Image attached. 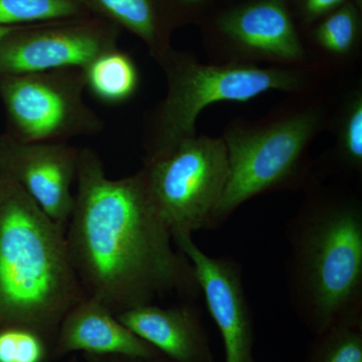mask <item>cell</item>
<instances>
[{
  "label": "cell",
  "mask_w": 362,
  "mask_h": 362,
  "mask_svg": "<svg viewBox=\"0 0 362 362\" xmlns=\"http://www.w3.org/2000/svg\"><path fill=\"white\" fill-rule=\"evenodd\" d=\"M218 32L243 58L279 63L303 61V45L283 0H256L216 21Z\"/></svg>",
  "instance_id": "11"
},
{
  "label": "cell",
  "mask_w": 362,
  "mask_h": 362,
  "mask_svg": "<svg viewBox=\"0 0 362 362\" xmlns=\"http://www.w3.org/2000/svg\"><path fill=\"white\" fill-rule=\"evenodd\" d=\"M135 335L173 362L206 361L201 312L192 301L161 307L142 305L116 314Z\"/></svg>",
  "instance_id": "13"
},
{
  "label": "cell",
  "mask_w": 362,
  "mask_h": 362,
  "mask_svg": "<svg viewBox=\"0 0 362 362\" xmlns=\"http://www.w3.org/2000/svg\"><path fill=\"white\" fill-rule=\"evenodd\" d=\"M168 92L150 116L144 138V160L165 153L195 136L201 112L218 102H247L269 90H296L303 80L294 71L259 68L252 64L202 65L189 54L166 49L156 59Z\"/></svg>",
  "instance_id": "4"
},
{
  "label": "cell",
  "mask_w": 362,
  "mask_h": 362,
  "mask_svg": "<svg viewBox=\"0 0 362 362\" xmlns=\"http://www.w3.org/2000/svg\"><path fill=\"white\" fill-rule=\"evenodd\" d=\"M83 71L86 89L103 103H125L139 87V71L135 62L118 47L102 52Z\"/></svg>",
  "instance_id": "14"
},
{
  "label": "cell",
  "mask_w": 362,
  "mask_h": 362,
  "mask_svg": "<svg viewBox=\"0 0 362 362\" xmlns=\"http://www.w3.org/2000/svg\"><path fill=\"white\" fill-rule=\"evenodd\" d=\"M86 8H94L134 33L157 59L169 49L168 37L154 0H81Z\"/></svg>",
  "instance_id": "15"
},
{
  "label": "cell",
  "mask_w": 362,
  "mask_h": 362,
  "mask_svg": "<svg viewBox=\"0 0 362 362\" xmlns=\"http://www.w3.org/2000/svg\"><path fill=\"white\" fill-rule=\"evenodd\" d=\"M359 30L357 7L347 1L324 18L317 26L314 39L326 52L344 56L356 47Z\"/></svg>",
  "instance_id": "17"
},
{
  "label": "cell",
  "mask_w": 362,
  "mask_h": 362,
  "mask_svg": "<svg viewBox=\"0 0 362 362\" xmlns=\"http://www.w3.org/2000/svg\"><path fill=\"white\" fill-rule=\"evenodd\" d=\"M338 157L350 170H362V96L356 92L343 109L338 126Z\"/></svg>",
  "instance_id": "19"
},
{
  "label": "cell",
  "mask_w": 362,
  "mask_h": 362,
  "mask_svg": "<svg viewBox=\"0 0 362 362\" xmlns=\"http://www.w3.org/2000/svg\"><path fill=\"white\" fill-rule=\"evenodd\" d=\"M75 352L136 358L161 356L121 323L111 309L88 295L71 307L59 324L52 357L59 358Z\"/></svg>",
  "instance_id": "12"
},
{
  "label": "cell",
  "mask_w": 362,
  "mask_h": 362,
  "mask_svg": "<svg viewBox=\"0 0 362 362\" xmlns=\"http://www.w3.org/2000/svg\"><path fill=\"white\" fill-rule=\"evenodd\" d=\"M302 18L307 23H313L319 18L337 11L347 0H295Z\"/></svg>",
  "instance_id": "21"
},
{
  "label": "cell",
  "mask_w": 362,
  "mask_h": 362,
  "mask_svg": "<svg viewBox=\"0 0 362 362\" xmlns=\"http://www.w3.org/2000/svg\"><path fill=\"white\" fill-rule=\"evenodd\" d=\"M80 149L66 142H23L0 135V171L8 175L54 223L66 230L75 195Z\"/></svg>",
  "instance_id": "9"
},
{
  "label": "cell",
  "mask_w": 362,
  "mask_h": 362,
  "mask_svg": "<svg viewBox=\"0 0 362 362\" xmlns=\"http://www.w3.org/2000/svg\"><path fill=\"white\" fill-rule=\"evenodd\" d=\"M86 296L65 230L0 171V327L30 328L54 344L64 317Z\"/></svg>",
  "instance_id": "2"
},
{
  "label": "cell",
  "mask_w": 362,
  "mask_h": 362,
  "mask_svg": "<svg viewBox=\"0 0 362 362\" xmlns=\"http://www.w3.org/2000/svg\"><path fill=\"white\" fill-rule=\"evenodd\" d=\"M173 240L192 264L207 309L220 331L226 362H255L252 313L242 267L235 259L209 256L190 233H173Z\"/></svg>",
  "instance_id": "10"
},
{
  "label": "cell",
  "mask_w": 362,
  "mask_h": 362,
  "mask_svg": "<svg viewBox=\"0 0 362 362\" xmlns=\"http://www.w3.org/2000/svg\"><path fill=\"white\" fill-rule=\"evenodd\" d=\"M87 11L81 0H0V25L77 20L84 18Z\"/></svg>",
  "instance_id": "16"
},
{
  "label": "cell",
  "mask_w": 362,
  "mask_h": 362,
  "mask_svg": "<svg viewBox=\"0 0 362 362\" xmlns=\"http://www.w3.org/2000/svg\"><path fill=\"white\" fill-rule=\"evenodd\" d=\"M20 28V26H6V25H0V40L4 39L6 35H8L11 32H13L16 28Z\"/></svg>",
  "instance_id": "24"
},
{
  "label": "cell",
  "mask_w": 362,
  "mask_h": 362,
  "mask_svg": "<svg viewBox=\"0 0 362 362\" xmlns=\"http://www.w3.org/2000/svg\"><path fill=\"white\" fill-rule=\"evenodd\" d=\"M361 322L339 324L323 332L326 339L317 362H362Z\"/></svg>",
  "instance_id": "20"
},
{
  "label": "cell",
  "mask_w": 362,
  "mask_h": 362,
  "mask_svg": "<svg viewBox=\"0 0 362 362\" xmlns=\"http://www.w3.org/2000/svg\"><path fill=\"white\" fill-rule=\"evenodd\" d=\"M78 190L65 233L74 269L88 296L115 314L175 295H202L189 259L173 247L141 171L111 180L94 149H80Z\"/></svg>",
  "instance_id": "1"
},
{
  "label": "cell",
  "mask_w": 362,
  "mask_h": 362,
  "mask_svg": "<svg viewBox=\"0 0 362 362\" xmlns=\"http://www.w3.org/2000/svg\"><path fill=\"white\" fill-rule=\"evenodd\" d=\"M83 69L0 77L7 135L23 142H68L99 134L104 122L84 100Z\"/></svg>",
  "instance_id": "7"
},
{
  "label": "cell",
  "mask_w": 362,
  "mask_h": 362,
  "mask_svg": "<svg viewBox=\"0 0 362 362\" xmlns=\"http://www.w3.org/2000/svg\"><path fill=\"white\" fill-rule=\"evenodd\" d=\"M152 204L171 233L211 228L228 175L223 138L194 136L141 169Z\"/></svg>",
  "instance_id": "6"
},
{
  "label": "cell",
  "mask_w": 362,
  "mask_h": 362,
  "mask_svg": "<svg viewBox=\"0 0 362 362\" xmlns=\"http://www.w3.org/2000/svg\"><path fill=\"white\" fill-rule=\"evenodd\" d=\"M176 8L181 9V11H192V9L197 8L201 6L206 2V0H173Z\"/></svg>",
  "instance_id": "23"
},
{
  "label": "cell",
  "mask_w": 362,
  "mask_h": 362,
  "mask_svg": "<svg viewBox=\"0 0 362 362\" xmlns=\"http://www.w3.org/2000/svg\"><path fill=\"white\" fill-rule=\"evenodd\" d=\"M86 362H163L161 356L153 358H136V357L123 356H94V354H83Z\"/></svg>",
  "instance_id": "22"
},
{
  "label": "cell",
  "mask_w": 362,
  "mask_h": 362,
  "mask_svg": "<svg viewBox=\"0 0 362 362\" xmlns=\"http://www.w3.org/2000/svg\"><path fill=\"white\" fill-rule=\"evenodd\" d=\"M293 308L321 334L361 322L362 204L351 195L310 197L287 226Z\"/></svg>",
  "instance_id": "3"
},
{
  "label": "cell",
  "mask_w": 362,
  "mask_h": 362,
  "mask_svg": "<svg viewBox=\"0 0 362 362\" xmlns=\"http://www.w3.org/2000/svg\"><path fill=\"white\" fill-rule=\"evenodd\" d=\"M52 347L47 337L30 328L0 327V362H47Z\"/></svg>",
  "instance_id": "18"
},
{
  "label": "cell",
  "mask_w": 362,
  "mask_h": 362,
  "mask_svg": "<svg viewBox=\"0 0 362 362\" xmlns=\"http://www.w3.org/2000/svg\"><path fill=\"white\" fill-rule=\"evenodd\" d=\"M117 47L113 25L83 18L25 25L0 40V77L59 69H84Z\"/></svg>",
  "instance_id": "8"
},
{
  "label": "cell",
  "mask_w": 362,
  "mask_h": 362,
  "mask_svg": "<svg viewBox=\"0 0 362 362\" xmlns=\"http://www.w3.org/2000/svg\"><path fill=\"white\" fill-rule=\"evenodd\" d=\"M69 362H77V357L71 356L70 361Z\"/></svg>",
  "instance_id": "25"
},
{
  "label": "cell",
  "mask_w": 362,
  "mask_h": 362,
  "mask_svg": "<svg viewBox=\"0 0 362 362\" xmlns=\"http://www.w3.org/2000/svg\"><path fill=\"white\" fill-rule=\"evenodd\" d=\"M320 123V112L308 109L259 127L230 128L223 137L228 152V181L211 228L223 225L252 197L293 182Z\"/></svg>",
  "instance_id": "5"
}]
</instances>
